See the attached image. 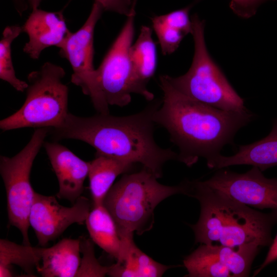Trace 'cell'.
Wrapping results in <instances>:
<instances>
[{
	"label": "cell",
	"mask_w": 277,
	"mask_h": 277,
	"mask_svg": "<svg viewBox=\"0 0 277 277\" xmlns=\"http://www.w3.org/2000/svg\"><path fill=\"white\" fill-rule=\"evenodd\" d=\"M49 130L50 128L36 129L29 142L17 154L12 157L0 156V173L6 192L9 223L19 230L26 245H31L29 217L35 194L30 181V173Z\"/></svg>",
	"instance_id": "cell-7"
},
{
	"label": "cell",
	"mask_w": 277,
	"mask_h": 277,
	"mask_svg": "<svg viewBox=\"0 0 277 277\" xmlns=\"http://www.w3.org/2000/svg\"><path fill=\"white\" fill-rule=\"evenodd\" d=\"M189 277H231L216 245L201 244L183 260Z\"/></svg>",
	"instance_id": "cell-21"
},
{
	"label": "cell",
	"mask_w": 277,
	"mask_h": 277,
	"mask_svg": "<svg viewBox=\"0 0 277 277\" xmlns=\"http://www.w3.org/2000/svg\"><path fill=\"white\" fill-rule=\"evenodd\" d=\"M100 3L104 11H108L125 15L127 16L131 13L133 2L131 0H94Z\"/></svg>",
	"instance_id": "cell-27"
},
{
	"label": "cell",
	"mask_w": 277,
	"mask_h": 277,
	"mask_svg": "<svg viewBox=\"0 0 277 277\" xmlns=\"http://www.w3.org/2000/svg\"><path fill=\"white\" fill-rule=\"evenodd\" d=\"M133 165L115 157L95 153V159L90 162L88 173L93 206L103 204L116 178L128 173Z\"/></svg>",
	"instance_id": "cell-18"
},
{
	"label": "cell",
	"mask_w": 277,
	"mask_h": 277,
	"mask_svg": "<svg viewBox=\"0 0 277 277\" xmlns=\"http://www.w3.org/2000/svg\"><path fill=\"white\" fill-rule=\"evenodd\" d=\"M248 165L264 171L277 166V119L272 130L265 137L250 144L241 145L233 155L220 154L207 162L210 169H220L233 165Z\"/></svg>",
	"instance_id": "cell-14"
},
{
	"label": "cell",
	"mask_w": 277,
	"mask_h": 277,
	"mask_svg": "<svg viewBox=\"0 0 277 277\" xmlns=\"http://www.w3.org/2000/svg\"><path fill=\"white\" fill-rule=\"evenodd\" d=\"M22 32V27L18 25L7 26L0 41V78L21 92L26 90L28 84L16 76L12 60L11 44Z\"/></svg>",
	"instance_id": "cell-22"
},
{
	"label": "cell",
	"mask_w": 277,
	"mask_h": 277,
	"mask_svg": "<svg viewBox=\"0 0 277 277\" xmlns=\"http://www.w3.org/2000/svg\"><path fill=\"white\" fill-rule=\"evenodd\" d=\"M133 235L126 238L120 259L109 266L108 275L113 277H160L171 268L154 261L135 244Z\"/></svg>",
	"instance_id": "cell-16"
},
{
	"label": "cell",
	"mask_w": 277,
	"mask_h": 277,
	"mask_svg": "<svg viewBox=\"0 0 277 277\" xmlns=\"http://www.w3.org/2000/svg\"><path fill=\"white\" fill-rule=\"evenodd\" d=\"M151 21L163 54L169 55L174 52L186 35L176 28L163 22L159 16L151 18Z\"/></svg>",
	"instance_id": "cell-23"
},
{
	"label": "cell",
	"mask_w": 277,
	"mask_h": 277,
	"mask_svg": "<svg viewBox=\"0 0 277 277\" xmlns=\"http://www.w3.org/2000/svg\"><path fill=\"white\" fill-rule=\"evenodd\" d=\"M22 28L29 37L23 51L33 60H37L46 48H60L71 33L63 11L49 12L38 8L32 10Z\"/></svg>",
	"instance_id": "cell-13"
},
{
	"label": "cell",
	"mask_w": 277,
	"mask_h": 277,
	"mask_svg": "<svg viewBox=\"0 0 277 277\" xmlns=\"http://www.w3.org/2000/svg\"><path fill=\"white\" fill-rule=\"evenodd\" d=\"M192 5H189L159 16L163 22L176 28L186 35L192 34V24L191 18L189 17V11Z\"/></svg>",
	"instance_id": "cell-25"
},
{
	"label": "cell",
	"mask_w": 277,
	"mask_h": 277,
	"mask_svg": "<svg viewBox=\"0 0 277 277\" xmlns=\"http://www.w3.org/2000/svg\"><path fill=\"white\" fill-rule=\"evenodd\" d=\"M160 86L163 97L153 120L167 131L179 148L178 161L188 167L200 157L208 162L221 154L237 132L254 118L247 109L227 111L194 100L176 90L165 75L160 76Z\"/></svg>",
	"instance_id": "cell-1"
},
{
	"label": "cell",
	"mask_w": 277,
	"mask_h": 277,
	"mask_svg": "<svg viewBox=\"0 0 277 277\" xmlns=\"http://www.w3.org/2000/svg\"><path fill=\"white\" fill-rule=\"evenodd\" d=\"M187 195L197 199L200 205L199 220L191 226L196 243L232 248L271 245L277 210L264 213L252 209L204 181H189Z\"/></svg>",
	"instance_id": "cell-3"
},
{
	"label": "cell",
	"mask_w": 277,
	"mask_h": 277,
	"mask_svg": "<svg viewBox=\"0 0 277 277\" xmlns=\"http://www.w3.org/2000/svg\"><path fill=\"white\" fill-rule=\"evenodd\" d=\"M90 207L89 200L84 196L78 197L71 207H66L58 203L53 196L35 192L29 223L35 233L38 245L45 246L74 223H85Z\"/></svg>",
	"instance_id": "cell-11"
},
{
	"label": "cell",
	"mask_w": 277,
	"mask_h": 277,
	"mask_svg": "<svg viewBox=\"0 0 277 277\" xmlns=\"http://www.w3.org/2000/svg\"><path fill=\"white\" fill-rule=\"evenodd\" d=\"M65 74L62 67L48 62L30 72L24 103L16 112L0 121V128L5 131L60 126L69 113V89L62 82Z\"/></svg>",
	"instance_id": "cell-5"
},
{
	"label": "cell",
	"mask_w": 277,
	"mask_h": 277,
	"mask_svg": "<svg viewBox=\"0 0 277 277\" xmlns=\"http://www.w3.org/2000/svg\"><path fill=\"white\" fill-rule=\"evenodd\" d=\"M194 53L191 67L178 77L165 75L170 83L187 96L220 109L241 111L247 109L220 67L209 55L205 37V23L196 14L191 17Z\"/></svg>",
	"instance_id": "cell-6"
},
{
	"label": "cell",
	"mask_w": 277,
	"mask_h": 277,
	"mask_svg": "<svg viewBox=\"0 0 277 277\" xmlns=\"http://www.w3.org/2000/svg\"><path fill=\"white\" fill-rule=\"evenodd\" d=\"M78 239H63L51 247L43 248L37 272L43 277H74L79 269L81 258Z\"/></svg>",
	"instance_id": "cell-15"
},
{
	"label": "cell",
	"mask_w": 277,
	"mask_h": 277,
	"mask_svg": "<svg viewBox=\"0 0 277 277\" xmlns=\"http://www.w3.org/2000/svg\"><path fill=\"white\" fill-rule=\"evenodd\" d=\"M43 0H13L17 12L21 14L28 8L31 10L38 8L40 4Z\"/></svg>",
	"instance_id": "cell-29"
},
{
	"label": "cell",
	"mask_w": 277,
	"mask_h": 277,
	"mask_svg": "<svg viewBox=\"0 0 277 277\" xmlns=\"http://www.w3.org/2000/svg\"><path fill=\"white\" fill-rule=\"evenodd\" d=\"M277 260V234L270 245L267 255L260 267L255 271L254 275L258 274L262 269Z\"/></svg>",
	"instance_id": "cell-28"
},
{
	"label": "cell",
	"mask_w": 277,
	"mask_h": 277,
	"mask_svg": "<svg viewBox=\"0 0 277 277\" xmlns=\"http://www.w3.org/2000/svg\"><path fill=\"white\" fill-rule=\"evenodd\" d=\"M104 11L100 3L94 2L83 25L76 32H71L59 48L60 55L67 59L73 70L71 83L90 96L98 113L108 114L109 105L101 91L93 66L94 29Z\"/></svg>",
	"instance_id": "cell-9"
},
{
	"label": "cell",
	"mask_w": 277,
	"mask_h": 277,
	"mask_svg": "<svg viewBox=\"0 0 277 277\" xmlns=\"http://www.w3.org/2000/svg\"><path fill=\"white\" fill-rule=\"evenodd\" d=\"M43 247L19 245L6 239L0 240V276L13 275L12 265H16L29 276H35V268L39 266ZM13 276V275H12Z\"/></svg>",
	"instance_id": "cell-20"
},
{
	"label": "cell",
	"mask_w": 277,
	"mask_h": 277,
	"mask_svg": "<svg viewBox=\"0 0 277 277\" xmlns=\"http://www.w3.org/2000/svg\"><path fill=\"white\" fill-rule=\"evenodd\" d=\"M130 56L135 81L144 92V98L152 101L154 95L148 90L147 84L155 73L157 55L150 28L142 26L137 39L131 46Z\"/></svg>",
	"instance_id": "cell-17"
},
{
	"label": "cell",
	"mask_w": 277,
	"mask_h": 277,
	"mask_svg": "<svg viewBox=\"0 0 277 277\" xmlns=\"http://www.w3.org/2000/svg\"><path fill=\"white\" fill-rule=\"evenodd\" d=\"M219 170L204 183L248 206L277 210V179L266 178L255 166L244 173Z\"/></svg>",
	"instance_id": "cell-10"
},
{
	"label": "cell",
	"mask_w": 277,
	"mask_h": 277,
	"mask_svg": "<svg viewBox=\"0 0 277 277\" xmlns=\"http://www.w3.org/2000/svg\"><path fill=\"white\" fill-rule=\"evenodd\" d=\"M43 145L58 182L57 196L74 204L83 192L90 162L83 161L57 143L46 142Z\"/></svg>",
	"instance_id": "cell-12"
},
{
	"label": "cell",
	"mask_w": 277,
	"mask_h": 277,
	"mask_svg": "<svg viewBox=\"0 0 277 277\" xmlns=\"http://www.w3.org/2000/svg\"><path fill=\"white\" fill-rule=\"evenodd\" d=\"M161 103L155 102L137 113L124 116L98 113L82 117L68 113L60 126L52 128V134L55 140L85 142L98 154L141 164L159 179L166 163L179 158L178 153L160 147L154 140L153 117Z\"/></svg>",
	"instance_id": "cell-2"
},
{
	"label": "cell",
	"mask_w": 277,
	"mask_h": 277,
	"mask_svg": "<svg viewBox=\"0 0 277 277\" xmlns=\"http://www.w3.org/2000/svg\"><path fill=\"white\" fill-rule=\"evenodd\" d=\"M269 0H230L229 7L238 16L249 18L253 16L258 7Z\"/></svg>",
	"instance_id": "cell-26"
},
{
	"label": "cell",
	"mask_w": 277,
	"mask_h": 277,
	"mask_svg": "<svg viewBox=\"0 0 277 277\" xmlns=\"http://www.w3.org/2000/svg\"><path fill=\"white\" fill-rule=\"evenodd\" d=\"M157 179L143 167L138 172L124 173L108 192L103 204L114 220L121 238L150 230L154 210L161 202L174 194L187 195L188 181L167 186Z\"/></svg>",
	"instance_id": "cell-4"
},
{
	"label": "cell",
	"mask_w": 277,
	"mask_h": 277,
	"mask_svg": "<svg viewBox=\"0 0 277 277\" xmlns=\"http://www.w3.org/2000/svg\"><path fill=\"white\" fill-rule=\"evenodd\" d=\"M85 224L92 241L118 261L124 249V240L114 220L103 204L93 206Z\"/></svg>",
	"instance_id": "cell-19"
},
{
	"label": "cell",
	"mask_w": 277,
	"mask_h": 277,
	"mask_svg": "<svg viewBox=\"0 0 277 277\" xmlns=\"http://www.w3.org/2000/svg\"><path fill=\"white\" fill-rule=\"evenodd\" d=\"M80 239L83 257L76 277H102L108 275L109 266H102L95 258L92 240L82 237Z\"/></svg>",
	"instance_id": "cell-24"
},
{
	"label": "cell",
	"mask_w": 277,
	"mask_h": 277,
	"mask_svg": "<svg viewBox=\"0 0 277 277\" xmlns=\"http://www.w3.org/2000/svg\"><path fill=\"white\" fill-rule=\"evenodd\" d=\"M101 64L96 69L101 91L109 105L124 107L131 100V94L144 97L132 71L130 50L134 34L135 4Z\"/></svg>",
	"instance_id": "cell-8"
}]
</instances>
